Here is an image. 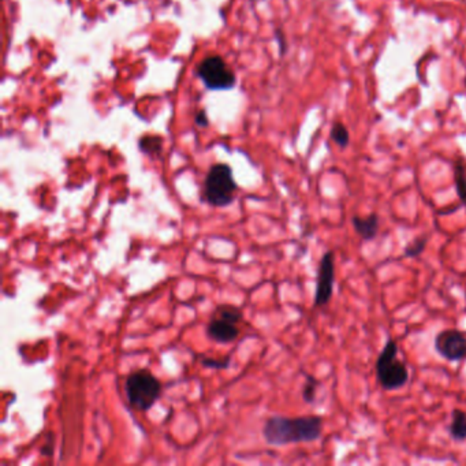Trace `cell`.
<instances>
[{"instance_id":"1","label":"cell","mask_w":466,"mask_h":466,"mask_svg":"<svg viewBox=\"0 0 466 466\" xmlns=\"http://www.w3.org/2000/svg\"><path fill=\"white\" fill-rule=\"evenodd\" d=\"M323 420L319 416H272L262 427V438L271 446L310 443L321 438Z\"/></svg>"},{"instance_id":"2","label":"cell","mask_w":466,"mask_h":466,"mask_svg":"<svg viewBox=\"0 0 466 466\" xmlns=\"http://www.w3.org/2000/svg\"><path fill=\"white\" fill-rule=\"evenodd\" d=\"M163 391L162 382L148 369L132 372L125 382L126 398L136 410L147 412L160 398Z\"/></svg>"},{"instance_id":"3","label":"cell","mask_w":466,"mask_h":466,"mask_svg":"<svg viewBox=\"0 0 466 466\" xmlns=\"http://www.w3.org/2000/svg\"><path fill=\"white\" fill-rule=\"evenodd\" d=\"M236 191L238 185L229 164L217 163L210 169L203 191V199L207 204L218 208H226L233 204Z\"/></svg>"},{"instance_id":"4","label":"cell","mask_w":466,"mask_h":466,"mask_svg":"<svg viewBox=\"0 0 466 466\" xmlns=\"http://www.w3.org/2000/svg\"><path fill=\"white\" fill-rule=\"evenodd\" d=\"M397 354L398 345L393 338H389L376 360V379L382 389L387 391L400 390L409 382V371L406 365L397 358Z\"/></svg>"},{"instance_id":"5","label":"cell","mask_w":466,"mask_h":466,"mask_svg":"<svg viewBox=\"0 0 466 466\" xmlns=\"http://www.w3.org/2000/svg\"><path fill=\"white\" fill-rule=\"evenodd\" d=\"M196 73L203 84L211 90L233 89L236 82L233 70L219 55H211L203 59L199 63Z\"/></svg>"},{"instance_id":"6","label":"cell","mask_w":466,"mask_h":466,"mask_svg":"<svg viewBox=\"0 0 466 466\" xmlns=\"http://www.w3.org/2000/svg\"><path fill=\"white\" fill-rule=\"evenodd\" d=\"M242 320V312L233 305H219L208 326L207 335L218 343H230L239 335L238 323Z\"/></svg>"},{"instance_id":"7","label":"cell","mask_w":466,"mask_h":466,"mask_svg":"<svg viewBox=\"0 0 466 466\" xmlns=\"http://www.w3.org/2000/svg\"><path fill=\"white\" fill-rule=\"evenodd\" d=\"M334 283H335V256L334 252L328 250L323 254L319 264L315 293L316 306H326L331 301L334 294Z\"/></svg>"},{"instance_id":"8","label":"cell","mask_w":466,"mask_h":466,"mask_svg":"<svg viewBox=\"0 0 466 466\" xmlns=\"http://www.w3.org/2000/svg\"><path fill=\"white\" fill-rule=\"evenodd\" d=\"M435 350L439 356L452 363L466 358V334L460 330H443L435 336Z\"/></svg>"},{"instance_id":"9","label":"cell","mask_w":466,"mask_h":466,"mask_svg":"<svg viewBox=\"0 0 466 466\" xmlns=\"http://www.w3.org/2000/svg\"><path fill=\"white\" fill-rule=\"evenodd\" d=\"M352 225L354 232L358 234L365 241H372L376 238L379 232V217L376 214H372L367 218L353 217Z\"/></svg>"},{"instance_id":"10","label":"cell","mask_w":466,"mask_h":466,"mask_svg":"<svg viewBox=\"0 0 466 466\" xmlns=\"http://www.w3.org/2000/svg\"><path fill=\"white\" fill-rule=\"evenodd\" d=\"M450 438L454 442H465L466 441V413L461 409H454L452 415V423L449 427Z\"/></svg>"},{"instance_id":"11","label":"cell","mask_w":466,"mask_h":466,"mask_svg":"<svg viewBox=\"0 0 466 466\" xmlns=\"http://www.w3.org/2000/svg\"><path fill=\"white\" fill-rule=\"evenodd\" d=\"M138 148L145 155H151V156L152 155H159L163 151V140L159 136L147 134V136H143L140 138Z\"/></svg>"},{"instance_id":"12","label":"cell","mask_w":466,"mask_h":466,"mask_svg":"<svg viewBox=\"0 0 466 466\" xmlns=\"http://www.w3.org/2000/svg\"><path fill=\"white\" fill-rule=\"evenodd\" d=\"M330 137L342 149L347 148V145L350 144V133H349L347 127L342 122H335L331 126Z\"/></svg>"},{"instance_id":"13","label":"cell","mask_w":466,"mask_h":466,"mask_svg":"<svg viewBox=\"0 0 466 466\" xmlns=\"http://www.w3.org/2000/svg\"><path fill=\"white\" fill-rule=\"evenodd\" d=\"M454 184L461 203L466 206V171L461 162H457L454 164Z\"/></svg>"},{"instance_id":"14","label":"cell","mask_w":466,"mask_h":466,"mask_svg":"<svg viewBox=\"0 0 466 466\" xmlns=\"http://www.w3.org/2000/svg\"><path fill=\"white\" fill-rule=\"evenodd\" d=\"M427 243H428V236H417L410 243L406 245L404 254L406 257L416 258V257H419L424 252Z\"/></svg>"},{"instance_id":"15","label":"cell","mask_w":466,"mask_h":466,"mask_svg":"<svg viewBox=\"0 0 466 466\" xmlns=\"http://www.w3.org/2000/svg\"><path fill=\"white\" fill-rule=\"evenodd\" d=\"M317 386L319 382L312 378V376H306L305 384L302 387V400L306 404H313L316 401V395H317Z\"/></svg>"},{"instance_id":"16","label":"cell","mask_w":466,"mask_h":466,"mask_svg":"<svg viewBox=\"0 0 466 466\" xmlns=\"http://www.w3.org/2000/svg\"><path fill=\"white\" fill-rule=\"evenodd\" d=\"M232 358L228 356L225 358H212V357H203L201 358V364L207 368H212V369H226L230 365Z\"/></svg>"},{"instance_id":"17","label":"cell","mask_w":466,"mask_h":466,"mask_svg":"<svg viewBox=\"0 0 466 466\" xmlns=\"http://www.w3.org/2000/svg\"><path fill=\"white\" fill-rule=\"evenodd\" d=\"M195 122L197 126L200 127H207L208 126V118H207V114L204 111H199L196 114V118H195Z\"/></svg>"},{"instance_id":"18","label":"cell","mask_w":466,"mask_h":466,"mask_svg":"<svg viewBox=\"0 0 466 466\" xmlns=\"http://www.w3.org/2000/svg\"><path fill=\"white\" fill-rule=\"evenodd\" d=\"M276 37H278L279 44H280V53L283 55V53L286 52V41H284V36H283V33H282L280 30H278V32H276Z\"/></svg>"}]
</instances>
